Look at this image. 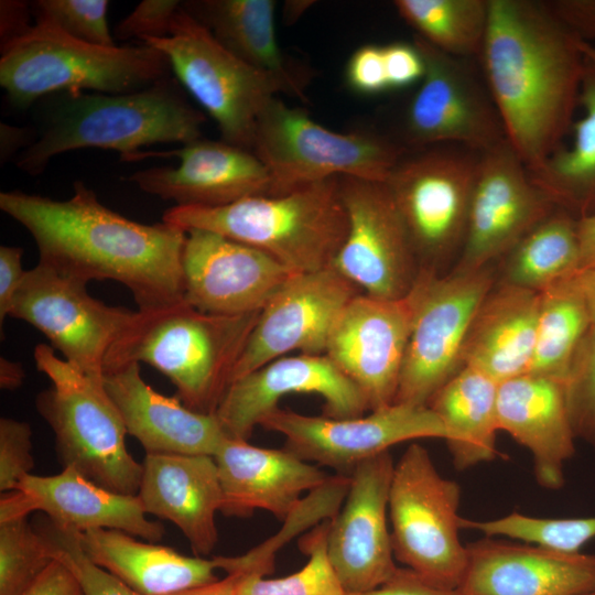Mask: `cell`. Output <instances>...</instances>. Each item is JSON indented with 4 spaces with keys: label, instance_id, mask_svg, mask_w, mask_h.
<instances>
[{
    "label": "cell",
    "instance_id": "8fae6325",
    "mask_svg": "<svg viewBox=\"0 0 595 595\" xmlns=\"http://www.w3.org/2000/svg\"><path fill=\"white\" fill-rule=\"evenodd\" d=\"M142 43L163 53L180 85L215 120L223 141L252 151L257 119L280 93L268 75L227 51L182 6L167 36Z\"/></svg>",
    "mask_w": 595,
    "mask_h": 595
},
{
    "label": "cell",
    "instance_id": "f1b7e54d",
    "mask_svg": "<svg viewBox=\"0 0 595 595\" xmlns=\"http://www.w3.org/2000/svg\"><path fill=\"white\" fill-rule=\"evenodd\" d=\"M540 292L496 279L467 332L463 366H472L497 383L528 371L537 336Z\"/></svg>",
    "mask_w": 595,
    "mask_h": 595
},
{
    "label": "cell",
    "instance_id": "7a4b0ae2",
    "mask_svg": "<svg viewBox=\"0 0 595 595\" xmlns=\"http://www.w3.org/2000/svg\"><path fill=\"white\" fill-rule=\"evenodd\" d=\"M580 42L544 1L489 0L483 76L528 172L562 145L572 127L585 63Z\"/></svg>",
    "mask_w": 595,
    "mask_h": 595
},
{
    "label": "cell",
    "instance_id": "2e32d148",
    "mask_svg": "<svg viewBox=\"0 0 595 595\" xmlns=\"http://www.w3.org/2000/svg\"><path fill=\"white\" fill-rule=\"evenodd\" d=\"M260 426L285 437L284 448L299 458L349 476L358 464L398 443L447 439L441 418L429 405L392 403L366 416L334 419L277 408Z\"/></svg>",
    "mask_w": 595,
    "mask_h": 595
},
{
    "label": "cell",
    "instance_id": "1f68e13d",
    "mask_svg": "<svg viewBox=\"0 0 595 595\" xmlns=\"http://www.w3.org/2000/svg\"><path fill=\"white\" fill-rule=\"evenodd\" d=\"M87 558L141 595L174 593L218 581L214 560L187 556L112 529L78 533Z\"/></svg>",
    "mask_w": 595,
    "mask_h": 595
},
{
    "label": "cell",
    "instance_id": "7402d4cb",
    "mask_svg": "<svg viewBox=\"0 0 595 595\" xmlns=\"http://www.w3.org/2000/svg\"><path fill=\"white\" fill-rule=\"evenodd\" d=\"M182 269L183 300L220 315L260 312L293 274L270 255L203 229L187 231Z\"/></svg>",
    "mask_w": 595,
    "mask_h": 595
},
{
    "label": "cell",
    "instance_id": "3957f363",
    "mask_svg": "<svg viewBox=\"0 0 595 595\" xmlns=\"http://www.w3.org/2000/svg\"><path fill=\"white\" fill-rule=\"evenodd\" d=\"M258 315L205 313L184 300L137 310L108 351L104 371L127 363L148 364L170 379L187 408L215 414Z\"/></svg>",
    "mask_w": 595,
    "mask_h": 595
},
{
    "label": "cell",
    "instance_id": "5bb4252c",
    "mask_svg": "<svg viewBox=\"0 0 595 595\" xmlns=\"http://www.w3.org/2000/svg\"><path fill=\"white\" fill-rule=\"evenodd\" d=\"M134 313L93 298L87 283L37 262L26 270L9 316L39 329L75 368L102 378L108 351Z\"/></svg>",
    "mask_w": 595,
    "mask_h": 595
},
{
    "label": "cell",
    "instance_id": "277c9868",
    "mask_svg": "<svg viewBox=\"0 0 595 595\" xmlns=\"http://www.w3.org/2000/svg\"><path fill=\"white\" fill-rule=\"evenodd\" d=\"M205 119L170 76L132 93L64 94L17 165L39 175L56 155L88 148L118 151L129 162L143 147L201 139Z\"/></svg>",
    "mask_w": 595,
    "mask_h": 595
},
{
    "label": "cell",
    "instance_id": "f546056e",
    "mask_svg": "<svg viewBox=\"0 0 595 595\" xmlns=\"http://www.w3.org/2000/svg\"><path fill=\"white\" fill-rule=\"evenodd\" d=\"M18 489L29 496L35 510L78 533L112 529L149 542H159L164 536L163 526L147 518L137 495L108 490L73 468L52 476L30 474Z\"/></svg>",
    "mask_w": 595,
    "mask_h": 595
},
{
    "label": "cell",
    "instance_id": "4316f807",
    "mask_svg": "<svg viewBox=\"0 0 595 595\" xmlns=\"http://www.w3.org/2000/svg\"><path fill=\"white\" fill-rule=\"evenodd\" d=\"M497 420L499 430L531 453L538 484L551 490L561 488L576 440L564 382L526 372L498 383Z\"/></svg>",
    "mask_w": 595,
    "mask_h": 595
},
{
    "label": "cell",
    "instance_id": "ffe728a7",
    "mask_svg": "<svg viewBox=\"0 0 595 595\" xmlns=\"http://www.w3.org/2000/svg\"><path fill=\"white\" fill-rule=\"evenodd\" d=\"M393 469L389 451L358 464L349 475L346 498L329 521L328 558L348 593L375 589L399 567L388 528Z\"/></svg>",
    "mask_w": 595,
    "mask_h": 595
},
{
    "label": "cell",
    "instance_id": "7dc6e473",
    "mask_svg": "<svg viewBox=\"0 0 595 595\" xmlns=\"http://www.w3.org/2000/svg\"><path fill=\"white\" fill-rule=\"evenodd\" d=\"M349 88L361 95H377L389 90L383 47L367 44L349 57L345 71Z\"/></svg>",
    "mask_w": 595,
    "mask_h": 595
},
{
    "label": "cell",
    "instance_id": "ab89813d",
    "mask_svg": "<svg viewBox=\"0 0 595 595\" xmlns=\"http://www.w3.org/2000/svg\"><path fill=\"white\" fill-rule=\"evenodd\" d=\"M461 528L482 532L485 537H506L566 553H578L595 539V516L580 518H539L512 512L475 521L461 518Z\"/></svg>",
    "mask_w": 595,
    "mask_h": 595
},
{
    "label": "cell",
    "instance_id": "9f6ffc18",
    "mask_svg": "<svg viewBox=\"0 0 595 595\" xmlns=\"http://www.w3.org/2000/svg\"><path fill=\"white\" fill-rule=\"evenodd\" d=\"M580 269L595 267V214L577 219Z\"/></svg>",
    "mask_w": 595,
    "mask_h": 595
},
{
    "label": "cell",
    "instance_id": "cb8c5ba5",
    "mask_svg": "<svg viewBox=\"0 0 595 595\" xmlns=\"http://www.w3.org/2000/svg\"><path fill=\"white\" fill-rule=\"evenodd\" d=\"M595 591V554L566 553L485 537L467 544L459 595H585Z\"/></svg>",
    "mask_w": 595,
    "mask_h": 595
},
{
    "label": "cell",
    "instance_id": "9c48e42d",
    "mask_svg": "<svg viewBox=\"0 0 595 595\" xmlns=\"http://www.w3.org/2000/svg\"><path fill=\"white\" fill-rule=\"evenodd\" d=\"M459 502L458 484L437 472L424 446L412 443L394 464L389 490L393 555L428 583L452 591L467 566Z\"/></svg>",
    "mask_w": 595,
    "mask_h": 595
},
{
    "label": "cell",
    "instance_id": "9a60e30c",
    "mask_svg": "<svg viewBox=\"0 0 595 595\" xmlns=\"http://www.w3.org/2000/svg\"><path fill=\"white\" fill-rule=\"evenodd\" d=\"M338 183L348 227L332 267L366 295L405 296L421 269L387 184L351 176Z\"/></svg>",
    "mask_w": 595,
    "mask_h": 595
},
{
    "label": "cell",
    "instance_id": "bcb514c9",
    "mask_svg": "<svg viewBox=\"0 0 595 595\" xmlns=\"http://www.w3.org/2000/svg\"><path fill=\"white\" fill-rule=\"evenodd\" d=\"M181 6L177 0H143L117 24L115 35L140 41L167 36Z\"/></svg>",
    "mask_w": 595,
    "mask_h": 595
},
{
    "label": "cell",
    "instance_id": "44dd1931",
    "mask_svg": "<svg viewBox=\"0 0 595 595\" xmlns=\"http://www.w3.org/2000/svg\"><path fill=\"white\" fill-rule=\"evenodd\" d=\"M291 393L318 394L327 418H356L369 411L360 389L325 354H298L280 357L232 381L215 414L228 437L247 441L260 421Z\"/></svg>",
    "mask_w": 595,
    "mask_h": 595
},
{
    "label": "cell",
    "instance_id": "816d5d0a",
    "mask_svg": "<svg viewBox=\"0 0 595 595\" xmlns=\"http://www.w3.org/2000/svg\"><path fill=\"white\" fill-rule=\"evenodd\" d=\"M346 595H459L457 591L436 587L408 567H398L393 576L379 587Z\"/></svg>",
    "mask_w": 595,
    "mask_h": 595
},
{
    "label": "cell",
    "instance_id": "b9f144b4",
    "mask_svg": "<svg viewBox=\"0 0 595 595\" xmlns=\"http://www.w3.org/2000/svg\"><path fill=\"white\" fill-rule=\"evenodd\" d=\"M35 529L53 559L64 563L79 582L84 595H141L84 553L78 532L45 519Z\"/></svg>",
    "mask_w": 595,
    "mask_h": 595
},
{
    "label": "cell",
    "instance_id": "d6986e66",
    "mask_svg": "<svg viewBox=\"0 0 595 595\" xmlns=\"http://www.w3.org/2000/svg\"><path fill=\"white\" fill-rule=\"evenodd\" d=\"M414 310L413 290L396 300L359 293L329 334L325 355L360 389L369 411L394 403Z\"/></svg>",
    "mask_w": 595,
    "mask_h": 595
},
{
    "label": "cell",
    "instance_id": "681fc988",
    "mask_svg": "<svg viewBox=\"0 0 595 595\" xmlns=\"http://www.w3.org/2000/svg\"><path fill=\"white\" fill-rule=\"evenodd\" d=\"M559 22L580 41L595 40V0L544 1Z\"/></svg>",
    "mask_w": 595,
    "mask_h": 595
},
{
    "label": "cell",
    "instance_id": "680465c9",
    "mask_svg": "<svg viewBox=\"0 0 595 595\" xmlns=\"http://www.w3.org/2000/svg\"><path fill=\"white\" fill-rule=\"evenodd\" d=\"M240 574H227L223 580L187 588L172 595H236Z\"/></svg>",
    "mask_w": 595,
    "mask_h": 595
},
{
    "label": "cell",
    "instance_id": "be15d7a7",
    "mask_svg": "<svg viewBox=\"0 0 595 595\" xmlns=\"http://www.w3.org/2000/svg\"><path fill=\"white\" fill-rule=\"evenodd\" d=\"M585 595H595V591L588 593V594H585Z\"/></svg>",
    "mask_w": 595,
    "mask_h": 595
},
{
    "label": "cell",
    "instance_id": "ba28073f",
    "mask_svg": "<svg viewBox=\"0 0 595 595\" xmlns=\"http://www.w3.org/2000/svg\"><path fill=\"white\" fill-rule=\"evenodd\" d=\"M252 152L270 175L269 195L339 176L386 182L408 149L371 132H336L273 97L261 110Z\"/></svg>",
    "mask_w": 595,
    "mask_h": 595
},
{
    "label": "cell",
    "instance_id": "7c38bea8",
    "mask_svg": "<svg viewBox=\"0 0 595 595\" xmlns=\"http://www.w3.org/2000/svg\"><path fill=\"white\" fill-rule=\"evenodd\" d=\"M496 282L493 264L472 272L421 270L415 310L394 403L429 405L464 366L470 322Z\"/></svg>",
    "mask_w": 595,
    "mask_h": 595
},
{
    "label": "cell",
    "instance_id": "4fadbf2b",
    "mask_svg": "<svg viewBox=\"0 0 595 595\" xmlns=\"http://www.w3.org/2000/svg\"><path fill=\"white\" fill-rule=\"evenodd\" d=\"M425 71L404 116V139L418 149L457 144L480 153L506 139L488 87L467 58L447 54L420 36Z\"/></svg>",
    "mask_w": 595,
    "mask_h": 595
},
{
    "label": "cell",
    "instance_id": "603a6c76",
    "mask_svg": "<svg viewBox=\"0 0 595 595\" xmlns=\"http://www.w3.org/2000/svg\"><path fill=\"white\" fill-rule=\"evenodd\" d=\"M182 145L134 154L129 162L176 158L178 165L139 170L129 181L175 206L219 207L250 196L269 195L270 175L252 151L202 138Z\"/></svg>",
    "mask_w": 595,
    "mask_h": 595
},
{
    "label": "cell",
    "instance_id": "60d3db41",
    "mask_svg": "<svg viewBox=\"0 0 595 595\" xmlns=\"http://www.w3.org/2000/svg\"><path fill=\"white\" fill-rule=\"evenodd\" d=\"M53 560L28 517L0 521V595H22Z\"/></svg>",
    "mask_w": 595,
    "mask_h": 595
},
{
    "label": "cell",
    "instance_id": "6da1fadb",
    "mask_svg": "<svg viewBox=\"0 0 595 595\" xmlns=\"http://www.w3.org/2000/svg\"><path fill=\"white\" fill-rule=\"evenodd\" d=\"M73 186L64 201L18 190L0 193V209L30 232L39 263L87 284L119 282L138 310L183 301L187 231L164 221L131 220L101 204L84 182Z\"/></svg>",
    "mask_w": 595,
    "mask_h": 595
},
{
    "label": "cell",
    "instance_id": "c3c4849f",
    "mask_svg": "<svg viewBox=\"0 0 595 595\" xmlns=\"http://www.w3.org/2000/svg\"><path fill=\"white\" fill-rule=\"evenodd\" d=\"M382 47L389 89H401L421 82L425 65L414 43L396 42Z\"/></svg>",
    "mask_w": 595,
    "mask_h": 595
},
{
    "label": "cell",
    "instance_id": "6f0895ef",
    "mask_svg": "<svg viewBox=\"0 0 595 595\" xmlns=\"http://www.w3.org/2000/svg\"><path fill=\"white\" fill-rule=\"evenodd\" d=\"M571 278L582 294L592 325L595 324V267L580 269Z\"/></svg>",
    "mask_w": 595,
    "mask_h": 595
},
{
    "label": "cell",
    "instance_id": "52a82bcc",
    "mask_svg": "<svg viewBox=\"0 0 595 595\" xmlns=\"http://www.w3.org/2000/svg\"><path fill=\"white\" fill-rule=\"evenodd\" d=\"M33 356L52 383L37 394L35 405L54 433L63 468L108 490L137 495L142 464L127 448L128 433L104 379L75 368L46 344L36 345Z\"/></svg>",
    "mask_w": 595,
    "mask_h": 595
},
{
    "label": "cell",
    "instance_id": "484cf974",
    "mask_svg": "<svg viewBox=\"0 0 595 595\" xmlns=\"http://www.w3.org/2000/svg\"><path fill=\"white\" fill-rule=\"evenodd\" d=\"M214 458L223 489L220 512L227 517L247 518L262 509L283 521L298 507L303 493L320 487L329 477L284 447H258L230 437Z\"/></svg>",
    "mask_w": 595,
    "mask_h": 595
},
{
    "label": "cell",
    "instance_id": "8d00e7d4",
    "mask_svg": "<svg viewBox=\"0 0 595 595\" xmlns=\"http://www.w3.org/2000/svg\"><path fill=\"white\" fill-rule=\"evenodd\" d=\"M399 15L434 47L463 58L479 57L489 0H396Z\"/></svg>",
    "mask_w": 595,
    "mask_h": 595
},
{
    "label": "cell",
    "instance_id": "91938a15",
    "mask_svg": "<svg viewBox=\"0 0 595 595\" xmlns=\"http://www.w3.org/2000/svg\"><path fill=\"white\" fill-rule=\"evenodd\" d=\"M25 378L23 367L8 358H0V386L6 390H14L22 386Z\"/></svg>",
    "mask_w": 595,
    "mask_h": 595
},
{
    "label": "cell",
    "instance_id": "d590c367",
    "mask_svg": "<svg viewBox=\"0 0 595 595\" xmlns=\"http://www.w3.org/2000/svg\"><path fill=\"white\" fill-rule=\"evenodd\" d=\"M592 322L571 275L540 292L537 336L527 372L562 380Z\"/></svg>",
    "mask_w": 595,
    "mask_h": 595
},
{
    "label": "cell",
    "instance_id": "5b68a950",
    "mask_svg": "<svg viewBox=\"0 0 595 595\" xmlns=\"http://www.w3.org/2000/svg\"><path fill=\"white\" fill-rule=\"evenodd\" d=\"M162 221L185 231H213L257 248L293 273L332 267L348 227L338 177L219 207L174 205Z\"/></svg>",
    "mask_w": 595,
    "mask_h": 595
},
{
    "label": "cell",
    "instance_id": "6125c7cd",
    "mask_svg": "<svg viewBox=\"0 0 595 595\" xmlns=\"http://www.w3.org/2000/svg\"><path fill=\"white\" fill-rule=\"evenodd\" d=\"M580 47L584 54V56L595 63V45L593 43H586L581 41Z\"/></svg>",
    "mask_w": 595,
    "mask_h": 595
},
{
    "label": "cell",
    "instance_id": "d4e9b609",
    "mask_svg": "<svg viewBox=\"0 0 595 595\" xmlns=\"http://www.w3.org/2000/svg\"><path fill=\"white\" fill-rule=\"evenodd\" d=\"M102 379L127 433L145 454L214 456L228 439L216 414L194 411L177 397L158 392L143 380L138 363L107 369Z\"/></svg>",
    "mask_w": 595,
    "mask_h": 595
},
{
    "label": "cell",
    "instance_id": "7bdbcfd3",
    "mask_svg": "<svg viewBox=\"0 0 595 595\" xmlns=\"http://www.w3.org/2000/svg\"><path fill=\"white\" fill-rule=\"evenodd\" d=\"M107 0H37L31 4L34 21L48 23L89 44L117 46L108 25Z\"/></svg>",
    "mask_w": 595,
    "mask_h": 595
},
{
    "label": "cell",
    "instance_id": "ee69618b",
    "mask_svg": "<svg viewBox=\"0 0 595 595\" xmlns=\"http://www.w3.org/2000/svg\"><path fill=\"white\" fill-rule=\"evenodd\" d=\"M564 389L576 439L595 446V324L588 328L573 355Z\"/></svg>",
    "mask_w": 595,
    "mask_h": 595
},
{
    "label": "cell",
    "instance_id": "f5cc1de1",
    "mask_svg": "<svg viewBox=\"0 0 595 595\" xmlns=\"http://www.w3.org/2000/svg\"><path fill=\"white\" fill-rule=\"evenodd\" d=\"M22 595H84L72 571L54 559Z\"/></svg>",
    "mask_w": 595,
    "mask_h": 595
},
{
    "label": "cell",
    "instance_id": "f6af8a7d",
    "mask_svg": "<svg viewBox=\"0 0 595 595\" xmlns=\"http://www.w3.org/2000/svg\"><path fill=\"white\" fill-rule=\"evenodd\" d=\"M34 467L32 429L11 418L0 420V490H15Z\"/></svg>",
    "mask_w": 595,
    "mask_h": 595
},
{
    "label": "cell",
    "instance_id": "e0dca14e",
    "mask_svg": "<svg viewBox=\"0 0 595 595\" xmlns=\"http://www.w3.org/2000/svg\"><path fill=\"white\" fill-rule=\"evenodd\" d=\"M556 208L507 139L478 153L466 235L452 271L472 272L500 260Z\"/></svg>",
    "mask_w": 595,
    "mask_h": 595
},
{
    "label": "cell",
    "instance_id": "e575fe53",
    "mask_svg": "<svg viewBox=\"0 0 595 595\" xmlns=\"http://www.w3.org/2000/svg\"><path fill=\"white\" fill-rule=\"evenodd\" d=\"M578 266L577 219L556 208L500 259L498 281L542 292Z\"/></svg>",
    "mask_w": 595,
    "mask_h": 595
},
{
    "label": "cell",
    "instance_id": "74e56055",
    "mask_svg": "<svg viewBox=\"0 0 595 595\" xmlns=\"http://www.w3.org/2000/svg\"><path fill=\"white\" fill-rule=\"evenodd\" d=\"M350 484L349 476L336 474L320 487L309 491L298 507L283 520L279 533L245 554L237 556H214L216 569L227 574L266 576L274 570L277 551L294 536L318 522L332 520L338 513Z\"/></svg>",
    "mask_w": 595,
    "mask_h": 595
},
{
    "label": "cell",
    "instance_id": "d6a6232c",
    "mask_svg": "<svg viewBox=\"0 0 595 595\" xmlns=\"http://www.w3.org/2000/svg\"><path fill=\"white\" fill-rule=\"evenodd\" d=\"M497 391L495 380L475 367L464 366L430 401L429 407L446 428L445 442L456 469L496 457Z\"/></svg>",
    "mask_w": 595,
    "mask_h": 595
},
{
    "label": "cell",
    "instance_id": "8992f818",
    "mask_svg": "<svg viewBox=\"0 0 595 595\" xmlns=\"http://www.w3.org/2000/svg\"><path fill=\"white\" fill-rule=\"evenodd\" d=\"M159 50L142 45L98 46L40 21L1 46L0 86L11 104L30 107L52 93L126 94L169 76Z\"/></svg>",
    "mask_w": 595,
    "mask_h": 595
},
{
    "label": "cell",
    "instance_id": "db71d44e",
    "mask_svg": "<svg viewBox=\"0 0 595 595\" xmlns=\"http://www.w3.org/2000/svg\"><path fill=\"white\" fill-rule=\"evenodd\" d=\"M31 4L18 0L0 2V40L1 46L25 34L34 23H30Z\"/></svg>",
    "mask_w": 595,
    "mask_h": 595
},
{
    "label": "cell",
    "instance_id": "11a10c76",
    "mask_svg": "<svg viewBox=\"0 0 595 595\" xmlns=\"http://www.w3.org/2000/svg\"><path fill=\"white\" fill-rule=\"evenodd\" d=\"M31 129L0 123V161L7 162L19 151L25 150L34 140H31Z\"/></svg>",
    "mask_w": 595,
    "mask_h": 595
},
{
    "label": "cell",
    "instance_id": "83f0119b",
    "mask_svg": "<svg viewBox=\"0 0 595 595\" xmlns=\"http://www.w3.org/2000/svg\"><path fill=\"white\" fill-rule=\"evenodd\" d=\"M137 496L147 515L182 531L196 556L215 549L223 489L214 456L145 454Z\"/></svg>",
    "mask_w": 595,
    "mask_h": 595
},
{
    "label": "cell",
    "instance_id": "30bf717a",
    "mask_svg": "<svg viewBox=\"0 0 595 595\" xmlns=\"http://www.w3.org/2000/svg\"><path fill=\"white\" fill-rule=\"evenodd\" d=\"M478 153L446 147L408 152L386 184L421 270L441 273L457 259L466 235Z\"/></svg>",
    "mask_w": 595,
    "mask_h": 595
},
{
    "label": "cell",
    "instance_id": "94428289",
    "mask_svg": "<svg viewBox=\"0 0 595 595\" xmlns=\"http://www.w3.org/2000/svg\"><path fill=\"white\" fill-rule=\"evenodd\" d=\"M314 2L313 1H286L283 9L284 21L295 22Z\"/></svg>",
    "mask_w": 595,
    "mask_h": 595
},
{
    "label": "cell",
    "instance_id": "4dcf8cb0",
    "mask_svg": "<svg viewBox=\"0 0 595 595\" xmlns=\"http://www.w3.org/2000/svg\"><path fill=\"white\" fill-rule=\"evenodd\" d=\"M183 9L231 54L268 75L280 93L306 101L305 75L280 48L272 0H194Z\"/></svg>",
    "mask_w": 595,
    "mask_h": 595
},
{
    "label": "cell",
    "instance_id": "f35d334b",
    "mask_svg": "<svg viewBox=\"0 0 595 595\" xmlns=\"http://www.w3.org/2000/svg\"><path fill=\"white\" fill-rule=\"evenodd\" d=\"M329 521L302 538L300 547L309 561L300 571L279 578L241 575L236 595H346L327 553Z\"/></svg>",
    "mask_w": 595,
    "mask_h": 595
},
{
    "label": "cell",
    "instance_id": "ac0fdd59",
    "mask_svg": "<svg viewBox=\"0 0 595 595\" xmlns=\"http://www.w3.org/2000/svg\"><path fill=\"white\" fill-rule=\"evenodd\" d=\"M359 293L333 267L293 273L259 312L231 382L295 350L325 354L337 318Z\"/></svg>",
    "mask_w": 595,
    "mask_h": 595
},
{
    "label": "cell",
    "instance_id": "836d02e7",
    "mask_svg": "<svg viewBox=\"0 0 595 595\" xmlns=\"http://www.w3.org/2000/svg\"><path fill=\"white\" fill-rule=\"evenodd\" d=\"M585 57V56H584ZM573 139L559 147L542 165L528 172L553 204L576 219L595 214V63L585 57Z\"/></svg>",
    "mask_w": 595,
    "mask_h": 595
},
{
    "label": "cell",
    "instance_id": "f907efd6",
    "mask_svg": "<svg viewBox=\"0 0 595 595\" xmlns=\"http://www.w3.org/2000/svg\"><path fill=\"white\" fill-rule=\"evenodd\" d=\"M23 249L14 246L0 247V325L10 315L14 296L26 270L22 267Z\"/></svg>",
    "mask_w": 595,
    "mask_h": 595
}]
</instances>
